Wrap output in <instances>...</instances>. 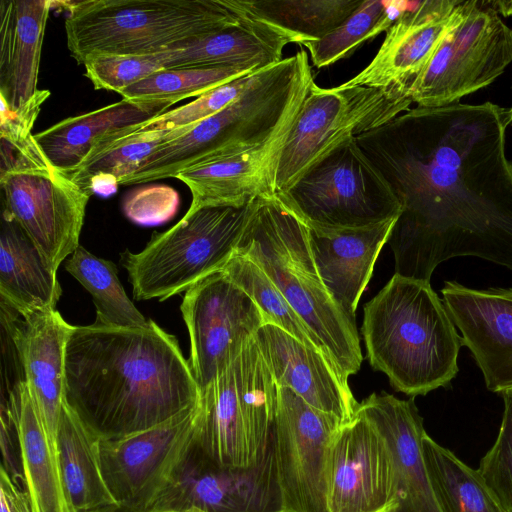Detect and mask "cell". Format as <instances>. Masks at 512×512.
<instances>
[{
	"label": "cell",
	"instance_id": "obj_24",
	"mask_svg": "<svg viewBox=\"0 0 512 512\" xmlns=\"http://www.w3.org/2000/svg\"><path fill=\"white\" fill-rule=\"evenodd\" d=\"M397 219L360 228L307 225L308 239L319 275L333 300L353 320L377 257L388 242Z\"/></svg>",
	"mask_w": 512,
	"mask_h": 512
},
{
	"label": "cell",
	"instance_id": "obj_48",
	"mask_svg": "<svg viewBox=\"0 0 512 512\" xmlns=\"http://www.w3.org/2000/svg\"><path fill=\"white\" fill-rule=\"evenodd\" d=\"M166 512H206V511H203V510H200L197 508H190V509L182 510V511H166Z\"/></svg>",
	"mask_w": 512,
	"mask_h": 512
},
{
	"label": "cell",
	"instance_id": "obj_11",
	"mask_svg": "<svg viewBox=\"0 0 512 512\" xmlns=\"http://www.w3.org/2000/svg\"><path fill=\"white\" fill-rule=\"evenodd\" d=\"M512 63V27L490 1L464 0L462 12L410 91L419 107H440L492 84Z\"/></svg>",
	"mask_w": 512,
	"mask_h": 512
},
{
	"label": "cell",
	"instance_id": "obj_13",
	"mask_svg": "<svg viewBox=\"0 0 512 512\" xmlns=\"http://www.w3.org/2000/svg\"><path fill=\"white\" fill-rule=\"evenodd\" d=\"M180 309L190 339L188 361L200 392L266 323L252 298L222 270L185 291Z\"/></svg>",
	"mask_w": 512,
	"mask_h": 512
},
{
	"label": "cell",
	"instance_id": "obj_25",
	"mask_svg": "<svg viewBox=\"0 0 512 512\" xmlns=\"http://www.w3.org/2000/svg\"><path fill=\"white\" fill-rule=\"evenodd\" d=\"M235 2L242 12L237 24L171 47L166 68L231 66L257 71L281 62L286 45L300 44L295 35L251 16Z\"/></svg>",
	"mask_w": 512,
	"mask_h": 512
},
{
	"label": "cell",
	"instance_id": "obj_19",
	"mask_svg": "<svg viewBox=\"0 0 512 512\" xmlns=\"http://www.w3.org/2000/svg\"><path fill=\"white\" fill-rule=\"evenodd\" d=\"M1 303V325L17 354L48 439L57 453V430L64 405L65 353L73 325L56 310L21 316Z\"/></svg>",
	"mask_w": 512,
	"mask_h": 512
},
{
	"label": "cell",
	"instance_id": "obj_17",
	"mask_svg": "<svg viewBox=\"0 0 512 512\" xmlns=\"http://www.w3.org/2000/svg\"><path fill=\"white\" fill-rule=\"evenodd\" d=\"M326 505L328 512H393L396 508L391 449L373 421L358 409L330 441Z\"/></svg>",
	"mask_w": 512,
	"mask_h": 512
},
{
	"label": "cell",
	"instance_id": "obj_3",
	"mask_svg": "<svg viewBox=\"0 0 512 512\" xmlns=\"http://www.w3.org/2000/svg\"><path fill=\"white\" fill-rule=\"evenodd\" d=\"M363 312L367 358L394 390L415 397L450 385L462 337L430 282L395 273Z\"/></svg>",
	"mask_w": 512,
	"mask_h": 512
},
{
	"label": "cell",
	"instance_id": "obj_14",
	"mask_svg": "<svg viewBox=\"0 0 512 512\" xmlns=\"http://www.w3.org/2000/svg\"><path fill=\"white\" fill-rule=\"evenodd\" d=\"M342 424L290 388L278 387L272 445L283 512H328L327 453Z\"/></svg>",
	"mask_w": 512,
	"mask_h": 512
},
{
	"label": "cell",
	"instance_id": "obj_47",
	"mask_svg": "<svg viewBox=\"0 0 512 512\" xmlns=\"http://www.w3.org/2000/svg\"><path fill=\"white\" fill-rule=\"evenodd\" d=\"M103 512H135V511H132V510H129V509H126V508L118 506L116 508L109 509V510H106V511H103Z\"/></svg>",
	"mask_w": 512,
	"mask_h": 512
},
{
	"label": "cell",
	"instance_id": "obj_12",
	"mask_svg": "<svg viewBox=\"0 0 512 512\" xmlns=\"http://www.w3.org/2000/svg\"><path fill=\"white\" fill-rule=\"evenodd\" d=\"M199 412L200 401L147 430L99 441L103 477L120 507L151 512L194 442Z\"/></svg>",
	"mask_w": 512,
	"mask_h": 512
},
{
	"label": "cell",
	"instance_id": "obj_9",
	"mask_svg": "<svg viewBox=\"0 0 512 512\" xmlns=\"http://www.w3.org/2000/svg\"><path fill=\"white\" fill-rule=\"evenodd\" d=\"M276 196L307 225L331 229L376 225L398 219L402 211L392 187L355 137Z\"/></svg>",
	"mask_w": 512,
	"mask_h": 512
},
{
	"label": "cell",
	"instance_id": "obj_37",
	"mask_svg": "<svg viewBox=\"0 0 512 512\" xmlns=\"http://www.w3.org/2000/svg\"><path fill=\"white\" fill-rule=\"evenodd\" d=\"M253 72L256 71L231 66L164 68L119 94L126 100L173 105Z\"/></svg>",
	"mask_w": 512,
	"mask_h": 512
},
{
	"label": "cell",
	"instance_id": "obj_8",
	"mask_svg": "<svg viewBox=\"0 0 512 512\" xmlns=\"http://www.w3.org/2000/svg\"><path fill=\"white\" fill-rule=\"evenodd\" d=\"M278 386L255 337L201 392L195 443L221 466L261 463L273 436Z\"/></svg>",
	"mask_w": 512,
	"mask_h": 512
},
{
	"label": "cell",
	"instance_id": "obj_10",
	"mask_svg": "<svg viewBox=\"0 0 512 512\" xmlns=\"http://www.w3.org/2000/svg\"><path fill=\"white\" fill-rule=\"evenodd\" d=\"M382 90L345 83H312L286 137L275 177L276 195L291 188L315 163L350 138L375 129L408 110Z\"/></svg>",
	"mask_w": 512,
	"mask_h": 512
},
{
	"label": "cell",
	"instance_id": "obj_32",
	"mask_svg": "<svg viewBox=\"0 0 512 512\" xmlns=\"http://www.w3.org/2000/svg\"><path fill=\"white\" fill-rule=\"evenodd\" d=\"M142 126L101 139L78 166L64 174L83 191L88 181L98 174H109L120 181L135 172L162 143L192 127L158 130L143 129Z\"/></svg>",
	"mask_w": 512,
	"mask_h": 512
},
{
	"label": "cell",
	"instance_id": "obj_27",
	"mask_svg": "<svg viewBox=\"0 0 512 512\" xmlns=\"http://www.w3.org/2000/svg\"><path fill=\"white\" fill-rule=\"evenodd\" d=\"M171 104L122 99L88 113L61 120L35 135L50 163L66 173L76 166L101 139L131 127L144 125L168 111Z\"/></svg>",
	"mask_w": 512,
	"mask_h": 512
},
{
	"label": "cell",
	"instance_id": "obj_40",
	"mask_svg": "<svg viewBox=\"0 0 512 512\" xmlns=\"http://www.w3.org/2000/svg\"><path fill=\"white\" fill-rule=\"evenodd\" d=\"M257 72L215 87L192 102L158 115L144 124L142 128L174 130L194 126L234 102L253 82Z\"/></svg>",
	"mask_w": 512,
	"mask_h": 512
},
{
	"label": "cell",
	"instance_id": "obj_20",
	"mask_svg": "<svg viewBox=\"0 0 512 512\" xmlns=\"http://www.w3.org/2000/svg\"><path fill=\"white\" fill-rule=\"evenodd\" d=\"M441 293L487 389L512 388V287L478 290L446 281Z\"/></svg>",
	"mask_w": 512,
	"mask_h": 512
},
{
	"label": "cell",
	"instance_id": "obj_45",
	"mask_svg": "<svg viewBox=\"0 0 512 512\" xmlns=\"http://www.w3.org/2000/svg\"><path fill=\"white\" fill-rule=\"evenodd\" d=\"M495 10L503 16H512V0L491 1Z\"/></svg>",
	"mask_w": 512,
	"mask_h": 512
},
{
	"label": "cell",
	"instance_id": "obj_26",
	"mask_svg": "<svg viewBox=\"0 0 512 512\" xmlns=\"http://www.w3.org/2000/svg\"><path fill=\"white\" fill-rule=\"evenodd\" d=\"M53 1H0V98L16 111L37 88L42 44Z\"/></svg>",
	"mask_w": 512,
	"mask_h": 512
},
{
	"label": "cell",
	"instance_id": "obj_18",
	"mask_svg": "<svg viewBox=\"0 0 512 512\" xmlns=\"http://www.w3.org/2000/svg\"><path fill=\"white\" fill-rule=\"evenodd\" d=\"M463 4L464 0L411 2V7L388 28L371 62L344 83L382 90L394 99L412 101L413 85L459 18Z\"/></svg>",
	"mask_w": 512,
	"mask_h": 512
},
{
	"label": "cell",
	"instance_id": "obj_16",
	"mask_svg": "<svg viewBox=\"0 0 512 512\" xmlns=\"http://www.w3.org/2000/svg\"><path fill=\"white\" fill-rule=\"evenodd\" d=\"M2 215L24 230L48 266L57 272L79 246L91 195L54 168L47 173L0 177Z\"/></svg>",
	"mask_w": 512,
	"mask_h": 512
},
{
	"label": "cell",
	"instance_id": "obj_15",
	"mask_svg": "<svg viewBox=\"0 0 512 512\" xmlns=\"http://www.w3.org/2000/svg\"><path fill=\"white\" fill-rule=\"evenodd\" d=\"M273 439V436H272ZM283 512L272 440L255 467L221 466L194 442L151 512Z\"/></svg>",
	"mask_w": 512,
	"mask_h": 512
},
{
	"label": "cell",
	"instance_id": "obj_1",
	"mask_svg": "<svg viewBox=\"0 0 512 512\" xmlns=\"http://www.w3.org/2000/svg\"><path fill=\"white\" fill-rule=\"evenodd\" d=\"M509 125V108L457 102L410 107L355 137L402 206L387 242L396 274L430 282L459 256L512 270Z\"/></svg>",
	"mask_w": 512,
	"mask_h": 512
},
{
	"label": "cell",
	"instance_id": "obj_6",
	"mask_svg": "<svg viewBox=\"0 0 512 512\" xmlns=\"http://www.w3.org/2000/svg\"><path fill=\"white\" fill-rule=\"evenodd\" d=\"M67 47L77 63L95 54L152 55L230 27L234 0H85L65 2Z\"/></svg>",
	"mask_w": 512,
	"mask_h": 512
},
{
	"label": "cell",
	"instance_id": "obj_5",
	"mask_svg": "<svg viewBox=\"0 0 512 512\" xmlns=\"http://www.w3.org/2000/svg\"><path fill=\"white\" fill-rule=\"evenodd\" d=\"M313 77L297 56L259 70L230 105L162 143L119 185L144 184L177 174L204 158L261 145L295 119Z\"/></svg>",
	"mask_w": 512,
	"mask_h": 512
},
{
	"label": "cell",
	"instance_id": "obj_35",
	"mask_svg": "<svg viewBox=\"0 0 512 512\" xmlns=\"http://www.w3.org/2000/svg\"><path fill=\"white\" fill-rule=\"evenodd\" d=\"M411 5L406 1L362 0L359 7L326 36L305 42L316 68L349 57L362 43L386 32Z\"/></svg>",
	"mask_w": 512,
	"mask_h": 512
},
{
	"label": "cell",
	"instance_id": "obj_34",
	"mask_svg": "<svg viewBox=\"0 0 512 512\" xmlns=\"http://www.w3.org/2000/svg\"><path fill=\"white\" fill-rule=\"evenodd\" d=\"M251 16L295 35L300 44L320 39L340 26L362 0H238Z\"/></svg>",
	"mask_w": 512,
	"mask_h": 512
},
{
	"label": "cell",
	"instance_id": "obj_42",
	"mask_svg": "<svg viewBox=\"0 0 512 512\" xmlns=\"http://www.w3.org/2000/svg\"><path fill=\"white\" fill-rule=\"evenodd\" d=\"M180 197L171 186L163 184L145 185L130 192L122 208L127 219L139 226L162 225L174 218L178 212Z\"/></svg>",
	"mask_w": 512,
	"mask_h": 512
},
{
	"label": "cell",
	"instance_id": "obj_43",
	"mask_svg": "<svg viewBox=\"0 0 512 512\" xmlns=\"http://www.w3.org/2000/svg\"><path fill=\"white\" fill-rule=\"evenodd\" d=\"M0 512H34L27 490L3 467L0 472Z\"/></svg>",
	"mask_w": 512,
	"mask_h": 512
},
{
	"label": "cell",
	"instance_id": "obj_41",
	"mask_svg": "<svg viewBox=\"0 0 512 512\" xmlns=\"http://www.w3.org/2000/svg\"><path fill=\"white\" fill-rule=\"evenodd\" d=\"M504 512H512V420L503 412L498 435L477 469Z\"/></svg>",
	"mask_w": 512,
	"mask_h": 512
},
{
	"label": "cell",
	"instance_id": "obj_36",
	"mask_svg": "<svg viewBox=\"0 0 512 512\" xmlns=\"http://www.w3.org/2000/svg\"><path fill=\"white\" fill-rule=\"evenodd\" d=\"M50 91L38 90L20 109L1 104L0 177L9 173H47L55 167L46 157L32 130Z\"/></svg>",
	"mask_w": 512,
	"mask_h": 512
},
{
	"label": "cell",
	"instance_id": "obj_39",
	"mask_svg": "<svg viewBox=\"0 0 512 512\" xmlns=\"http://www.w3.org/2000/svg\"><path fill=\"white\" fill-rule=\"evenodd\" d=\"M166 51L152 55H91L83 63L85 76L96 90L119 94L156 71L166 68Z\"/></svg>",
	"mask_w": 512,
	"mask_h": 512
},
{
	"label": "cell",
	"instance_id": "obj_7",
	"mask_svg": "<svg viewBox=\"0 0 512 512\" xmlns=\"http://www.w3.org/2000/svg\"><path fill=\"white\" fill-rule=\"evenodd\" d=\"M256 199L188 209L170 229L154 233L140 252H122L133 297L164 301L222 270L237 249Z\"/></svg>",
	"mask_w": 512,
	"mask_h": 512
},
{
	"label": "cell",
	"instance_id": "obj_46",
	"mask_svg": "<svg viewBox=\"0 0 512 512\" xmlns=\"http://www.w3.org/2000/svg\"><path fill=\"white\" fill-rule=\"evenodd\" d=\"M500 394L504 401V413L512 420V388L504 390Z\"/></svg>",
	"mask_w": 512,
	"mask_h": 512
},
{
	"label": "cell",
	"instance_id": "obj_33",
	"mask_svg": "<svg viewBox=\"0 0 512 512\" xmlns=\"http://www.w3.org/2000/svg\"><path fill=\"white\" fill-rule=\"evenodd\" d=\"M71 274L92 296L96 308L94 324L112 328H143L147 320L127 296L116 265L81 245L65 263Z\"/></svg>",
	"mask_w": 512,
	"mask_h": 512
},
{
	"label": "cell",
	"instance_id": "obj_22",
	"mask_svg": "<svg viewBox=\"0 0 512 512\" xmlns=\"http://www.w3.org/2000/svg\"><path fill=\"white\" fill-rule=\"evenodd\" d=\"M292 123L261 145L213 155L180 171L175 178L191 192L189 209L241 205L255 198L276 196V170Z\"/></svg>",
	"mask_w": 512,
	"mask_h": 512
},
{
	"label": "cell",
	"instance_id": "obj_30",
	"mask_svg": "<svg viewBox=\"0 0 512 512\" xmlns=\"http://www.w3.org/2000/svg\"><path fill=\"white\" fill-rule=\"evenodd\" d=\"M100 439L64 404L57 430L61 478L72 512H103L119 505L103 477Z\"/></svg>",
	"mask_w": 512,
	"mask_h": 512
},
{
	"label": "cell",
	"instance_id": "obj_21",
	"mask_svg": "<svg viewBox=\"0 0 512 512\" xmlns=\"http://www.w3.org/2000/svg\"><path fill=\"white\" fill-rule=\"evenodd\" d=\"M256 343L278 387H287L312 407L342 423L350 421L359 402L348 377L320 349L310 347L272 323L262 325Z\"/></svg>",
	"mask_w": 512,
	"mask_h": 512
},
{
	"label": "cell",
	"instance_id": "obj_2",
	"mask_svg": "<svg viewBox=\"0 0 512 512\" xmlns=\"http://www.w3.org/2000/svg\"><path fill=\"white\" fill-rule=\"evenodd\" d=\"M200 399L177 338L152 319L143 328L73 325L64 404L100 440L157 426Z\"/></svg>",
	"mask_w": 512,
	"mask_h": 512
},
{
	"label": "cell",
	"instance_id": "obj_49",
	"mask_svg": "<svg viewBox=\"0 0 512 512\" xmlns=\"http://www.w3.org/2000/svg\"><path fill=\"white\" fill-rule=\"evenodd\" d=\"M509 114H510V120H511V124H512V105H511V107H509Z\"/></svg>",
	"mask_w": 512,
	"mask_h": 512
},
{
	"label": "cell",
	"instance_id": "obj_31",
	"mask_svg": "<svg viewBox=\"0 0 512 512\" xmlns=\"http://www.w3.org/2000/svg\"><path fill=\"white\" fill-rule=\"evenodd\" d=\"M423 455L441 512H504L477 469L423 437Z\"/></svg>",
	"mask_w": 512,
	"mask_h": 512
},
{
	"label": "cell",
	"instance_id": "obj_38",
	"mask_svg": "<svg viewBox=\"0 0 512 512\" xmlns=\"http://www.w3.org/2000/svg\"><path fill=\"white\" fill-rule=\"evenodd\" d=\"M222 271L252 298L263 313L266 323L275 324L304 344L320 349L332 360L320 340L305 325L263 269L252 259L246 255L234 253Z\"/></svg>",
	"mask_w": 512,
	"mask_h": 512
},
{
	"label": "cell",
	"instance_id": "obj_4",
	"mask_svg": "<svg viewBox=\"0 0 512 512\" xmlns=\"http://www.w3.org/2000/svg\"><path fill=\"white\" fill-rule=\"evenodd\" d=\"M235 253L260 266L349 378L363 361L356 320L328 293L305 222L277 196L259 197Z\"/></svg>",
	"mask_w": 512,
	"mask_h": 512
},
{
	"label": "cell",
	"instance_id": "obj_23",
	"mask_svg": "<svg viewBox=\"0 0 512 512\" xmlns=\"http://www.w3.org/2000/svg\"><path fill=\"white\" fill-rule=\"evenodd\" d=\"M358 410L373 421L391 449L397 496L393 512H441L424 460L426 431L414 397L401 400L386 392L372 393Z\"/></svg>",
	"mask_w": 512,
	"mask_h": 512
},
{
	"label": "cell",
	"instance_id": "obj_29",
	"mask_svg": "<svg viewBox=\"0 0 512 512\" xmlns=\"http://www.w3.org/2000/svg\"><path fill=\"white\" fill-rule=\"evenodd\" d=\"M62 289L40 251L11 218L2 215L0 233V296L21 316L56 310Z\"/></svg>",
	"mask_w": 512,
	"mask_h": 512
},
{
	"label": "cell",
	"instance_id": "obj_44",
	"mask_svg": "<svg viewBox=\"0 0 512 512\" xmlns=\"http://www.w3.org/2000/svg\"><path fill=\"white\" fill-rule=\"evenodd\" d=\"M118 185L119 181L116 177L109 174H98L88 181L84 191L89 195L109 197L116 193Z\"/></svg>",
	"mask_w": 512,
	"mask_h": 512
},
{
	"label": "cell",
	"instance_id": "obj_28",
	"mask_svg": "<svg viewBox=\"0 0 512 512\" xmlns=\"http://www.w3.org/2000/svg\"><path fill=\"white\" fill-rule=\"evenodd\" d=\"M13 416L20 465L34 512H72L66 498L58 455L54 451L25 380L2 405Z\"/></svg>",
	"mask_w": 512,
	"mask_h": 512
}]
</instances>
